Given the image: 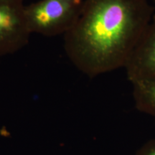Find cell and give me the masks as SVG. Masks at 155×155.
Masks as SVG:
<instances>
[{"label":"cell","mask_w":155,"mask_h":155,"mask_svg":"<svg viewBox=\"0 0 155 155\" xmlns=\"http://www.w3.org/2000/svg\"><path fill=\"white\" fill-rule=\"evenodd\" d=\"M154 9L148 0H84L77 22L64 35L68 58L92 78L124 68Z\"/></svg>","instance_id":"cell-1"},{"label":"cell","mask_w":155,"mask_h":155,"mask_svg":"<svg viewBox=\"0 0 155 155\" xmlns=\"http://www.w3.org/2000/svg\"><path fill=\"white\" fill-rule=\"evenodd\" d=\"M83 3L84 0H40L25 5V17L30 33L64 35L77 22Z\"/></svg>","instance_id":"cell-2"},{"label":"cell","mask_w":155,"mask_h":155,"mask_svg":"<svg viewBox=\"0 0 155 155\" xmlns=\"http://www.w3.org/2000/svg\"><path fill=\"white\" fill-rule=\"evenodd\" d=\"M25 0H0V58L26 47L31 33L25 17Z\"/></svg>","instance_id":"cell-3"},{"label":"cell","mask_w":155,"mask_h":155,"mask_svg":"<svg viewBox=\"0 0 155 155\" xmlns=\"http://www.w3.org/2000/svg\"><path fill=\"white\" fill-rule=\"evenodd\" d=\"M124 68L130 82L155 78V13Z\"/></svg>","instance_id":"cell-4"},{"label":"cell","mask_w":155,"mask_h":155,"mask_svg":"<svg viewBox=\"0 0 155 155\" xmlns=\"http://www.w3.org/2000/svg\"><path fill=\"white\" fill-rule=\"evenodd\" d=\"M137 110L155 119V78L131 81Z\"/></svg>","instance_id":"cell-5"},{"label":"cell","mask_w":155,"mask_h":155,"mask_svg":"<svg viewBox=\"0 0 155 155\" xmlns=\"http://www.w3.org/2000/svg\"><path fill=\"white\" fill-rule=\"evenodd\" d=\"M136 155H155V139L144 144Z\"/></svg>","instance_id":"cell-6"},{"label":"cell","mask_w":155,"mask_h":155,"mask_svg":"<svg viewBox=\"0 0 155 155\" xmlns=\"http://www.w3.org/2000/svg\"><path fill=\"white\" fill-rule=\"evenodd\" d=\"M151 1L152 2L153 5H154V7H155V0H151Z\"/></svg>","instance_id":"cell-7"}]
</instances>
